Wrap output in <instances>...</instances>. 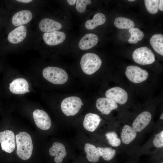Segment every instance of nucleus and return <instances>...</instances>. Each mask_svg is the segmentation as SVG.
Segmentation results:
<instances>
[{
    "label": "nucleus",
    "instance_id": "f257e3e1",
    "mask_svg": "<svg viewBox=\"0 0 163 163\" xmlns=\"http://www.w3.org/2000/svg\"><path fill=\"white\" fill-rule=\"evenodd\" d=\"M15 139L17 155L23 160L29 159L32 155L33 149L32 140L30 135L26 132H21L16 135Z\"/></svg>",
    "mask_w": 163,
    "mask_h": 163
},
{
    "label": "nucleus",
    "instance_id": "f03ea898",
    "mask_svg": "<svg viewBox=\"0 0 163 163\" xmlns=\"http://www.w3.org/2000/svg\"><path fill=\"white\" fill-rule=\"evenodd\" d=\"M102 61L97 54L87 53L84 55L80 61V65L83 72L88 75H92L100 68Z\"/></svg>",
    "mask_w": 163,
    "mask_h": 163
},
{
    "label": "nucleus",
    "instance_id": "7ed1b4c3",
    "mask_svg": "<svg viewBox=\"0 0 163 163\" xmlns=\"http://www.w3.org/2000/svg\"><path fill=\"white\" fill-rule=\"evenodd\" d=\"M43 77L47 81L56 85H62L68 80V75L63 69L56 67L49 66L43 70Z\"/></svg>",
    "mask_w": 163,
    "mask_h": 163
},
{
    "label": "nucleus",
    "instance_id": "20e7f679",
    "mask_svg": "<svg viewBox=\"0 0 163 163\" xmlns=\"http://www.w3.org/2000/svg\"><path fill=\"white\" fill-rule=\"evenodd\" d=\"M83 105V104L79 97L71 96L65 98L62 101L61 108L66 116H73L78 112Z\"/></svg>",
    "mask_w": 163,
    "mask_h": 163
},
{
    "label": "nucleus",
    "instance_id": "39448f33",
    "mask_svg": "<svg viewBox=\"0 0 163 163\" xmlns=\"http://www.w3.org/2000/svg\"><path fill=\"white\" fill-rule=\"evenodd\" d=\"M132 57L136 62L141 65L150 64L155 61V55L150 49L146 46L136 49L133 53Z\"/></svg>",
    "mask_w": 163,
    "mask_h": 163
},
{
    "label": "nucleus",
    "instance_id": "423d86ee",
    "mask_svg": "<svg viewBox=\"0 0 163 163\" xmlns=\"http://www.w3.org/2000/svg\"><path fill=\"white\" fill-rule=\"evenodd\" d=\"M125 74L130 81L136 84L144 81L149 75L148 73L146 70L139 67L133 65L126 67Z\"/></svg>",
    "mask_w": 163,
    "mask_h": 163
},
{
    "label": "nucleus",
    "instance_id": "0eeeda50",
    "mask_svg": "<svg viewBox=\"0 0 163 163\" xmlns=\"http://www.w3.org/2000/svg\"><path fill=\"white\" fill-rule=\"evenodd\" d=\"M0 143L3 150L8 153L12 152L15 146V137L14 133L9 130L0 132Z\"/></svg>",
    "mask_w": 163,
    "mask_h": 163
},
{
    "label": "nucleus",
    "instance_id": "6e6552de",
    "mask_svg": "<svg viewBox=\"0 0 163 163\" xmlns=\"http://www.w3.org/2000/svg\"><path fill=\"white\" fill-rule=\"evenodd\" d=\"M106 97L110 99L117 103L124 104L127 101L128 95L126 91L119 87H115L107 90L105 93Z\"/></svg>",
    "mask_w": 163,
    "mask_h": 163
},
{
    "label": "nucleus",
    "instance_id": "1a4fd4ad",
    "mask_svg": "<svg viewBox=\"0 0 163 163\" xmlns=\"http://www.w3.org/2000/svg\"><path fill=\"white\" fill-rule=\"evenodd\" d=\"M33 116L35 124L39 129L46 130L51 126V121L47 113L44 111L37 109L33 112Z\"/></svg>",
    "mask_w": 163,
    "mask_h": 163
},
{
    "label": "nucleus",
    "instance_id": "9d476101",
    "mask_svg": "<svg viewBox=\"0 0 163 163\" xmlns=\"http://www.w3.org/2000/svg\"><path fill=\"white\" fill-rule=\"evenodd\" d=\"M152 118L151 113L144 111L140 113L135 119L132 124V127L136 132L141 131L150 123Z\"/></svg>",
    "mask_w": 163,
    "mask_h": 163
},
{
    "label": "nucleus",
    "instance_id": "9b49d317",
    "mask_svg": "<svg viewBox=\"0 0 163 163\" xmlns=\"http://www.w3.org/2000/svg\"><path fill=\"white\" fill-rule=\"evenodd\" d=\"M97 109L102 114L108 115L111 111L118 108L117 104L112 100L107 97H101L96 101Z\"/></svg>",
    "mask_w": 163,
    "mask_h": 163
},
{
    "label": "nucleus",
    "instance_id": "f8f14e48",
    "mask_svg": "<svg viewBox=\"0 0 163 163\" xmlns=\"http://www.w3.org/2000/svg\"><path fill=\"white\" fill-rule=\"evenodd\" d=\"M29 85L25 79L19 78L14 80L10 84V91L15 94H23L29 92Z\"/></svg>",
    "mask_w": 163,
    "mask_h": 163
},
{
    "label": "nucleus",
    "instance_id": "ddd939ff",
    "mask_svg": "<svg viewBox=\"0 0 163 163\" xmlns=\"http://www.w3.org/2000/svg\"><path fill=\"white\" fill-rule=\"evenodd\" d=\"M66 37V35L64 33L57 30L45 33L43 37L45 42L50 46L60 44L64 41Z\"/></svg>",
    "mask_w": 163,
    "mask_h": 163
},
{
    "label": "nucleus",
    "instance_id": "4468645a",
    "mask_svg": "<svg viewBox=\"0 0 163 163\" xmlns=\"http://www.w3.org/2000/svg\"><path fill=\"white\" fill-rule=\"evenodd\" d=\"M49 153L51 156H55L54 160L56 163H61L67 154L64 145L58 142L53 144L49 150Z\"/></svg>",
    "mask_w": 163,
    "mask_h": 163
},
{
    "label": "nucleus",
    "instance_id": "2eb2a0df",
    "mask_svg": "<svg viewBox=\"0 0 163 163\" xmlns=\"http://www.w3.org/2000/svg\"><path fill=\"white\" fill-rule=\"evenodd\" d=\"M101 120L98 115L89 113L85 116L83 121V126L86 130L93 132L97 128Z\"/></svg>",
    "mask_w": 163,
    "mask_h": 163
},
{
    "label": "nucleus",
    "instance_id": "dca6fc26",
    "mask_svg": "<svg viewBox=\"0 0 163 163\" xmlns=\"http://www.w3.org/2000/svg\"><path fill=\"white\" fill-rule=\"evenodd\" d=\"M27 33L26 28L21 25L16 28L8 34V39L12 43L16 44L22 42L25 38Z\"/></svg>",
    "mask_w": 163,
    "mask_h": 163
},
{
    "label": "nucleus",
    "instance_id": "f3484780",
    "mask_svg": "<svg viewBox=\"0 0 163 163\" xmlns=\"http://www.w3.org/2000/svg\"><path fill=\"white\" fill-rule=\"evenodd\" d=\"M32 14L29 10H23L16 13L12 18V24L15 26H20L29 23L32 18Z\"/></svg>",
    "mask_w": 163,
    "mask_h": 163
},
{
    "label": "nucleus",
    "instance_id": "a211bd4d",
    "mask_svg": "<svg viewBox=\"0 0 163 163\" xmlns=\"http://www.w3.org/2000/svg\"><path fill=\"white\" fill-rule=\"evenodd\" d=\"M39 27L41 31L46 33L59 30L62 28V25L59 22L53 20L45 18L41 21Z\"/></svg>",
    "mask_w": 163,
    "mask_h": 163
},
{
    "label": "nucleus",
    "instance_id": "6ab92c4d",
    "mask_svg": "<svg viewBox=\"0 0 163 163\" xmlns=\"http://www.w3.org/2000/svg\"><path fill=\"white\" fill-rule=\"evenodd\" d=\"M98 37L95 34L89 33L85 35L80 40L78 46L82 50H85L91 49L97 43Z\"/></svg>",
    "mask_w": 163,
    "mask_h": 163
},
{
    "label": "nucleus",
    "instance_id": "aec40b11",
    "mask_svg": "<svg viewBox=\"0 0 163 163\" xmlns=\"http://www.w3.org/2000/svg\"><path fill=\"white\" fill-rule=\"evenodd\" d=\"M137 134V132L132 126L128 125H125L120 134L121 140L123 144H129L135 139Z\"/></svg>",
    "mask_w": 163,
    "mask_h": 163
},
{
    "label": "nucleus",
    "instance_id": "412c9836",
    "mask_svg": "<svg viewBox=\"0 0 163 163\" xmlns=\"http://www.w3.org/2000/svg\"><path fill=\"white\" fill-rule=\"evenodd\" d=\"M84 150L86 154V158L89 161L95 163L99 161L100 156L97 148L94 145L89 143H86Z\"/></svg>",
    "mask_w": 163,
    "mask_h": 163
},
{
    "label": "nucleus",
    "instance_id": "4be33fe9",
    "mask_svg": "<svg viewBox=\"0 0 163 163\" xmlns=\"http://www.w3.org/2000/svg\"><path fill=\"white\" fill-rule=\"evenodd\" d=\"M106 21V17L103 14L97 13L94 15L92 19L88 20L86 22L85 26L88 29L92 30L104 24Z\"/></svg>",
    "mask_w": 163,
    "mask_h": 163
},
{
    "label": "nucleus",
    "instance_id": "5701e85b",
    "mask_svg": "<svg viewBox=\"0 0 163 163\" xmlns=\"http://www.w3.org/2000/svg\"><path fill=\"white\" fill-rule=\"evenodd\" d=\"M150 43L155 51L163 56V35L160 34L153 35L150 40Z\"/></svg>",
    "mask_w": 163,
    "mask_h": 163
},
{
    "label": "nucleus",
    "instance_id": "b1692460",
    "mask_svg": "<svg viewBox=\"0 0 163 163\" xmlns=\"http://www.w3.org/2000/svg\"><path fill=\"white\" fill-rule=\"evenodd\" d=\"M115 26L120 29H130L133 28L135 26L134 22L132 20L123 17L116 18L114 21Z\"/></svg>",
    "mask_w": 163,
    "mask_h": 163
},
{
    "label": "nucleus",
    "instance_id": "393cba45",
    "mask_svg": "<svg viewBox=\"0 0 163 163\" xmlns=\"http://www.w3.org/2000/svg\"><path fill=\"white\" fill-rule=\"evenodd\" d=\"M99 155L107 161L112 159L116 155V151L114 149L110 147H97Z\"/></svg>",
    "mask_w": 163,
    "mask_h": 163
},
{
    "label": "nucleus",
    "instance_id": "a878e982",
    "mask_svg": "<svg viewBox=\"0 0 163 163\" xmlns=\"http://www.w3.org/2000/svg\"><path fill=\"white\" fill-rule=\"evenodd\" d=\"M105 136L108 143L114 147L119 146L121 143V139L118 137L117 133L114 131L107 133Z\"/></svg>",
    "mask_w": 163,
    "mask_h": 163
},
{
    "label": "nucleus",
    "instance_id": "bb28decb",
    "mask_svg": "<svg viewBox=\"0 0 163 163\" xmlns=\"http://www.w3.org/2000/svg\"><path fill=\"white\" fill-rule=\"evenodd\" d=\"M159 0H145V5L147 11L151 14L157 13L159 9Z\"/></svg>",
    "mask_w": 163,
    "mask_h": 163
},
{
    "label": "nucleus",
    "instance_id": "cd10ccee",
    "mask_svg": "<svg viewBox=\"0 0 163 163\" xmlns=\"http://www.w3.org/2000/svg\"><path fill=\"white\" fill-rule=\"evenodd\" d=\"M90 0H76V7L77 11L80 13H83L85 10L86 5L91 3Z\"/></svg>",
    "mask_w": 163,
    "mask_h": 163
},
{
    "label": "nucleus",
    "instance_id": "c85d7f7f",
    "mask_svg": "<svg viewBox=\"0 0 163 163\" xmlns=\"http://www.w3.org/2000/svg\"><path fill=\"white\" fill-rule=\"evenodd\" d=\"M153 143L156 147L160 148L163 147V130L155 135L153 139Z\"/></svg>",
    "mask_w": 163,
    "mask_h": 163
},
{
    "label": "nucleus",
    "instance_id": "c756f323",
    "mask_svg": "<svg viewBox=\"0 0 163 163\" xmlns=\"http://www.w3.org/2000/svg\"><path fill=\"white\" fill-rule=\"evenodd\" d=\"M129 32L130 34L131 35L134 36L137 40L138 41L142 40L144 37V34L143 32L137 28H133L129 30Z\"/></svg>",
    "mask_w": 163,
    "mask_h": 163
},
{
    "label": "nucleus",
    "instance_id": "7c9ffc66",
    "mask_svg": "<svg viewBox=\"0 0 163 163\" xmlns=\"http://www.w3.org/2000/svg\"><path fill=\"white\" fill-rule=\"evenodd\" d=\"M129 43L131 44H136L138 42L137 39L134 36L131 35L129 38L128 40Z\"/></svg>",
    "mask_w": 163,
    "mask_h": 163
},
{
    "label": "nucleus",
    "instance_id": "2f4dec72",
    "mask_svg": "<svg viewBox=\"0 0 163 163\" xmlns=\"http://www.w3.org/2000/svg\"><path fill=\"white\" fill-rule=\"evenodd\" d=\"M159 9L161 11H163V0H159Z\"/></svg>",
    "mask_w": 163,
    "mask_h": 163
},
{
    "label": "nucleus",
    "instance_id": "473e14b6",
    "mask_svg": "<svg viewBox=\"0 0 163 163\" xmlns=\"http://www.w3.org/2000/svg\"><path fill=\"white\" fill-rule=\"evenodd\" d=\"M68 3L70 5H74L76 2V0H67V1Z\"/></svg>",
    "mask_w": 163,
    "mask_h": 163
},
{
    "label": "nucleus",
    "instance_id": "72a5a7b5",
    "mask_svg": "<svg viewBox=\"0 0 163 163\" xmlns=\"http://www.w3.org/2000/svg\"><path fill=\"white\" fill-rule=\"evenodd\" d=\"M16 1L24 3H28L31 2L32 0H17Z\"/></svg>",
    "mask_w": 163,
    "mask_h": 163
},
{
    "label": "nucleus",
    "instance_id": "f704fd0d",
    "mask_svg": "<svg viewBox=\"0 0 163 163\" xmlns=\"http://www.w3.org/2000/svg\"><path fill=\"white\" fill-rule=\"evenodd\" d=\"M160 118L161 120H162L163 119V113H162L160 117Z\"/></svg>",
    "mask_w": 163,
    "mask_h": 163
},
{
    "label": "nucleus",
    "instance_id": "c9c22d12",
    "mask_svg": "<svg viewBox=\"0 0 163 163\" xmlns=\"http://www.w3.org/2000/svg\"><path fill=\"white\" fill-rule=\"evenodd\" d=\"M128 1L129 2H133L134 1H135V0H128Z\"/></svg>",
    "mask_w": 163,
    "mask_h": 163
},
{
    "label": "nucleus",
    "instance_id": "e433bc0d",
    "mask_svg": "<svg viewBox=\"0 0 163 163\" xmlns=\"http://www.w3.org/2000/svg\"><path fill=\"white\" fill-rule=\"evenodd\" d=\"M161 163H163V162H161Z\"/></svg>",
    "mask_w": 163,
    "mask_h": 163
}]
</instances>
